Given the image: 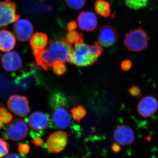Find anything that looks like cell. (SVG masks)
Wrapping results in <instances>:
<instances>
[{
    "mask_svg": "<svg viewBox=\"0 0 158 158\" xmlns=\"http://www.w3.org/2000/svg\"><path fill=\"white\" fill-rule=\"evenodd\" d=\"M51 106L53 109L52 122L55 126L60 129L67 128L71 123L70 114L65 107L67 102L65 96L61 93L54 94L51 98Z\"/></svg>",
    "mask_w": 158,
    "mask_h": 158,
    "instance_id": "cell-1",
    "label": "cell"
},
{
    "mask_svg": "<svg viewBox=\"0 0 158 158\" xmlns=\"http://www.w3.org/2000/svg\"><path fill=\"white\" fill-rule=\"evenodd\" d=\"M48 50L55 61L70 63L73 49L72 45L63 37L51 40Z\"/></svg>",
    "mask_w": 158,
    "mask_h": 158,
    "instance_id": "cell-2",
    "label": "cell"
},
{
    "mask_svg": "<svg viewBox=\"0 0 158 158\" xmlns=\"http://www.w3.org/2000/svg\"><path fill=\"white\" fill-rule=\"evenodd\" d=\"M148 43L147 33L141 27L130 31L126 35L123 40L125 46L131 52L144 50L147 47Z\"/></svg>",
    "mask_w": 158,
    "mask_h": 158,
    "instance_id": "cell-3",
    "label": "cell"
},
{
    "mask_svg": "<svg viewBox=\"0 0 158 158\" xmlns=\"http://www.w3.org/2000/svg\"><path fill=\"white\" fill-rule=\"evenodd\" d=\"M89 46L84 42L75 44L71 64L78 67H86L95 63L98 58L91 53Z\"/></svg>",
    "mask_w": 158,
    "mask_h": 158,
    "instance_id": "cell-4",
    "label": "cell"
},
{
    "mask_svg": "<svg viewBox=\"0 0 158 158\" xmlns=\"http://www.w3.org/2000/svg\"><path fill=\"white\" fill-rule=\"evenodd\" d=\"M19 18L14 2L10 0L0 1V28L15 22Z\"/></svg>",
    "mask_w": 158,
    "mask_h": 158,
    "instance_id": "cell-5",
    "label": "cell"
},
{
    "mask_svg": "<svg viewBox=\"0 0 158 158\" xmlns=\"http://www.w3.org/2000/svg\"><path fill=\"white\" fill-rule=\"evenodd\" d=\"M28 133V125L22 119L16 118L12 120L6 127V135L11 141H21L26 138Z\"/></svg>",
    "mask_w": 158,
    "mask_h": 158,
    "instance_id": "cell-6",
    "label": "cell"
},
{
    "mask_svg": "<svg viewBox=\"0 0 158 158\" xmlns=\"http://www.w3.org/2000/svg\"><path fill=\"white\" fill-rule=\"evenodd\" d=\"M7 106L11 112L20 117H24L30 112L28 101L24 96H10L7 102Z\"/></svg>",
    "mask_w": 158,
    "mask_h": 158,
    "instance_id": "cell-7",
    "label": "cell"
},
{
    "mask_svg": "<svg viewBox=\"0 0 158 158\" xmlns=\"http://www.w3.org/2000/svg\"><path fill=\"white\" fill-rule=\"evenodd\" d=\"M68 142L67 133L58 131L51 134L46 141V146L50 152L58 153L65 148Z\"/></svg>",
    "mask_w": 158,
    "mask_h": 158,
    "instance_id": "cell-8",
    "label": "cell"
},
{
    "mask_svg": "<svg viewBox=\"0 0 158 158\" xmlns=\"http://www.w3.org/2000/svg\"><path fill=\"white\" fill-rule=\"evenodd\" d=\"M158 109V100L152 95L142 98L137 106V113L144 118H149L155 114Z\"/></svg>",
    "mask_w": 158,
    "mask_h": 158,
    "instance_id": "cell-9",
    "label": "cell"
},
{
    "mask_svg": "<svg viewBox=\"0 0 158 158\" xmlns=\"http://www.w3.org/2000/svg\"><path fill=\"white\" fill-rule=\"evenodd\" d=\"M118 38L117 29L114 26L110 25L102 26L98 33V42L106 47L114 45L118 40Z\"/></svg>",
    "mask_w": 158,
    "mask_h": 158,
    "instance_id": "cell-10",
    "label": "cell"
},
{
    "mask_svg": "<svg viewBox=\"0 0 158 158\" xmlns=\"http://www.w3.org/2000/svg\"><path fill=\"white\" fill-rule=\"evenodd\" d=\"M13 30L15 37L22 42L28 41L34 32L33 25L27 19L18 20L13 26Z\"/></svg>",
    "mask_w": 158,
    "mask_h": 158,
    "instance_id": "cell-11",
    "label": "cell"
},
{
    "mask_svg": "<svg viewBox=\"0 0 158 158\" xmlns=\"http://www.w3.org/2000/svg\"><path fill=\"white\" fill-rule=\"evenodd\" d=\"M113 138L117 144L126 146L132 144L135 140V134L131 128L122 125L117 127L114 131Z\"/></svg>",
    "mask_w": 158,
    "mask_h": 158,
    "instance_id": "cell-12",
    "label": "cell"
},
{
    "mask_svg": "<svg viewBox=\"0 0 158 158\" xmlns=\"http://www.w3.org/2000/svg\"><path fill=\"white\" fill-rule=\"evenodd\" d=\"M50 123L49 116L42 112H34L28 118L29 126L32 130L36 131H40L46 129Z\"/></svg>",
    "mask_w": 158,
    "mask_h": 158,
    "instance_id": "cell-13",
    "label": "cell"
},
{
    "mask_svg": "<svg viewBox=\"0 0 158 158\" xmlns=\"http://www.w3.org/2000/svg\"><path fill=\"white\" fill-rule=\"evenodd\" d=\"M78 25L81 30L87 32H92L98 27L97 17L91 11H82L77 18Z\"/></svg>",
    "mask_w": 158,
    "mask_h": 158,
    "instance_id": "cell-14",
    "label": "cell"
},
{
    "mask_svg": "<svg viewBox=\"0 0 158 158\" xmlns=\"http://www.w3.org/2000/svg\"><path fill=\"white\" fill-rule=\"evenodd\" d=\"M2 62L3 68L7 72L18 70L23 65L22 60L19 54L15 51L4 54L2 57Z\"/></svg>",
    "mask_w": 158,
    "mask_h": 158,
    "instance_id": "cell-15",
    "label": "cell"
},
{
    "mask_svg": "<svg viewBox=\"0 0 158 158\" xmlns=\"http://www.w3.org/2000/svg\"><path fill=\"white\" fill-rule=\"evenodd\" d=\"M34 55L37 65L44 70H50L55 61L48 50L34 51Z\"/></svg>",
    "mask_w": 158,
    "mask_h": 158,
    "instance_id": "cell-16",
    "label": "cell"
},
{
    "mask_svg": "<svg viewBox=\"0 0 158 158\" xmlns=\"http://www.w3.org/2000/svg\"><path fill=\"white\" fill-rule=\"evenodd\" d=\"M15 43V37L12 33L6 30L0 31V51L9 52L14 48Z\"/></svg>",
    "mask_w": 158,
    "mask_h": 158,
    "instance_id": "cell-17",
    "label": "cell"
},
{
    "mask_svg": "<svg viewBox=\"0 0 158 158\" xmlns=\"http://www.w3.org/2000/svg\"><path fill=\"white\" fill-rule=\"evenodd\" d=\"M47 34L42 32H37L33 35L30 40L31 48L34 51L44 49L48 43Z\"/></svg>",
    "mask_w": 158,
    "mask_h": 158,
    "instance_id": "cell-18",
    "label": "cell"
},
{
    "mask_svg": "<svg viewBox=\"0 0 158 158\" xmlns=\"http://www.w3.org/2000/svg\"><path fill=\"white\" fill-rule=\"evenodd\" d=\"M94 9L98 14L105 18L109 17L111 12L110 4L105 0H97L94 4Z\"/></svg>",
    "mask_w": 158,
    "mask_h": 158,
    "instance_id": "cell-19",
    "label": "cell"
},
{
    "mask_svg": "<svg viewBox=\"0 0 158 158\" xmlns=\"http://www.w3.org/2000/svg\"><path fill=\"white\" fill-rule=\"evenodd\" d=\"M66 40L69 43L72 44H76L81 42H84V35L77 31H69L66 36Z\"/></svg>",
    "mask_w": 158,
    "mask_h": 158,
    "instance_id": "cell-20",
    "label": "cell"
},
{
    "mask_svg": "<svg viewBox=\"0 0 158 158\" xmlns=\"http://www.w3.org/2000/svg\"><path fill=\"white\" fill-rule=\"evenodd\" d=\"M73 117L76 121L80 122L87 115V110L82 106H78L71 109Z\"/></svg>",
    "mask_w": 158,
    "mask_h": 158,
    "instance_id": "cell-21",
    "label": "cell"
},
{
    "mask_svg": "<svg viewBox=\"0 0 158 158\" xmlns=\"http://www.w3.org/2000/svg\"><path fill=\"white\" fill-rule=\"evenodd\" d=\"M148 0H125L126 5L130 9L137 10L147 6Z\"/></svg>",
    "mask_w": 158,
    "mask_h": 158,
    "instance_id": "cell-22",
    "label": "cell"
},
{
    "mask_svg": "<svg viewBox=\"0 0 158 158\" xmlns=\"http://www.w3.org/2000/svg\"><path fill=\"white\" fill-rule=\"evenodd\" d=\"M54 72L58 76L62 75L66 71V68L63 62L56 61L53 65Z\"/></svg>",
    "mask_w": 158,
    "mask_h": 158,
    "instance_id": "cell-23",
    "label": "cell"
},
{
    "mask_svg": "<svg viewBox=\"0 0 158 158\" xmlns=\"http://www.w3.org/2000/svg\"><path fill=\"white\" fill-rule=\"evenodd\" d=\"M66 4L71 9L77 10L85 6L86 0H65Z\"/></svg>",
    "mask_w": 158,
    "mask_h": 158,
    "instance_id": "cell-24",
    "label": "cell"
},
{
    "mask_svg": "<svg viewBox=\"0 0 158 158\" xmlns=\"http://www.w3.org/2000/svg\"><path fill=\"white\" fill-rule=\"evenodd\" d=\"M91 53L95 56L99 57L103 52V48L99 42H94L93 45L89 46Z\"/></svg>",
    "mask_w": 158,
    "mask_h": 158,
    "instance_id": "cell-25",
    "label": "cell"
},
{
    "mask_svg": "<svg viewBox=\"0 0 158 158\" xmlns=\"http://www.w3.org/2000/svg\"><path fill=\"white\" fill-rule=\"evenodd\" d=\"M9 145L3 138H0V158L6 156L9 153Z\"/></svg>",
    "mask_w": 158,
    "mask_h": 158,
    "instance_id": "cell-26",
    "label": "cell"
},
{
    "mask_svg": "<svg viewBox=\"0 0 158 158\" xmlns=\"http://www.w3.org/2000/svg\"><path fill=\"white\" fill-rule=\"evenodd\" d=\"M130 95L135 97H140L141 95V89L136 85H133L128 90Z\"/></svg>",
    "mask_w": 158,
    "mask_h": 158,
    "instance_id": "cell-27",
    "label": "cell"
},
{
    "mask_svg": "<svg viewBox=\"0 0 158 158\" xmlns=\"http://www.w3.org/2000/svg\"><path fill=\"white\" fill-rule=\"evenodd\" d=\"M18 151L23 155H27L30 151V146L29 144L22 143L19 145Z\"/></svg>",
    "mask_w": 158,
    "mask_h": 158,
    "instance_id": "cell-28",
    "label": "cell"
},
{
    "mask_svg": "<svg viewBox=\"0 0 158 158\" xmlns=\"http://www.w3.org/2000/svg\"><path fill=\"white\" fill-rule=\"evenodd\" d=\"M132 66V62L129 59H126L121 62L120 67L123 70L125 71H129Z\"/></svg>",
    "mask_w": 158,
    "mask_h": 158,
    "instance_id": "cell-29",
    "label": "cell"
},
{
    "mask_svg": "<svg viewBox=\"0 0 158 158\" xmlns=\"http://www.w3.org/2000/svg\"><path fill=\"white\" fill-rule=\"evenodd\" d=\"M2 118L3 123L8 124L12 121L13 118V115L11 113L7 112L4 116L2 117Z\"/></svg>",
    "mask_w": 158,
    "mask_h": 158,
    "instance_id": "cell-30",
    "label": "cell"
},
{
    "mask_svg": "<svg viewBox=\"0 0 158 158\" xmlns=\"http://www.w3.org/2000/svg\"><path fill=\"white\" fill-rule=\"evenodd\" d=\"M31 143L37 147H41L44 144V140L40 137H36L31 140Z\"/></svg>",
    "mask_w": 158,
    "mask_h": 158,
    "instance_id": "cell-31",
    "label": "cell"
},
{
    "mask_svg": "<svg viewBox=\"0 0 158 158\" xmlns=\"http://www.w3.org/2000/svg\"><path fill=\"white\" fill-rule=\"evenodd\" d=\"M77 24L76 22L75 21H72L67 23V30L69 32L74 31L77 28Z\"/></svg>",
    "mask_w": 158,
    "mask_h": 158,
    "instance_id": "cell-32",
    "label": "cell"
},
{
    "mask_svg": "<svg viewBox=\"0 0 158 158\" xmlns=\"http://www.w3.org/2000/svg\"><path fill=\"white\" fill-rule=\"evenodd\" d=\"M112 150H113V152L115 153H118L119 152L121 149V148L119 146V144H117V143H114L112 145Z\"/></svg>",
    "mask_w": 158,
    "mask_h": 158,
    "instance_id": "cell-33",
    "label": "cell"
},
{
    "mask_svg": "<svg viewBox=\"0 0 158 158\" xmlns=\"http://www.w3.org/2000/svg\"><path fill=\"white\" fill-rule=\"evenodd\" d=\"M4 158H21L19 155L15 153H11L7 155Z\"/></svg>",
    "mask_w": 158,
    "mask_h": 158,
    "instance_id": "cell-34",
    "label": "cell"
},
{
    "mask_svg": "<svg viewBox=\"0 0 158 158\" xmlns=\"http://www.w3.org/2000/svg\"><path fill=\"white\" fill-rule=\"evenodd\" d=\"M8 112L6 108L4 107L0 108V116L1 117L4 116Z\"/></svg>",
    "mask_w": 158,
    "mask_h": 158,
    "instance_id": "cell-35",
    "label": "cell"
},
{
    "mask_svg": "<svg viewBox=\"0 0 158 158\" xmlns=\"http://www.w3.org/2000/svg\"><path fill=\"white\" fill-rule=\"evenodd\" d=\"M3 124H4V123H3L2 119V117L0 116V130L2 129V128Z\"/></svg>",
    "mask_w": 158,
    "mask_h": 158,
    "instance_id": "cell-36",
    "label": "cell"
}]
</instances>
